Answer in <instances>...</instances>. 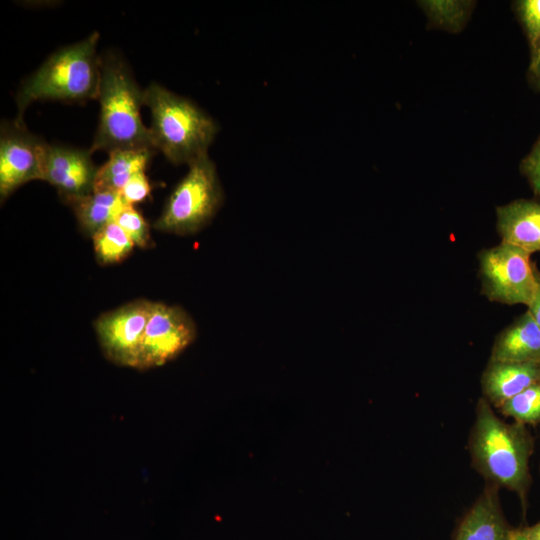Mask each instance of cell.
<instances>
[{
  "mask_svg": "<svg viewBox=\"0 0 540 540\" xmlns=\"http://www.w3.org/2000/svg\"><path fill=\"white\" fill-rule=\"evenodd\" d=\"M100 105L99 123L91 152L154 147L150 128L141 117L144 90L136 82L122 57L115 52L101 56L100 82L97 99Z\"/></svg>",
  "mask_w": 540,
  "mask_h": 540,
  "instance_id": "cell-1",
  "label": "cell"
},
{
  "mask_svg": "<svg viewBox=\"0 0 540 540\" xmlns=\"http://www.w3.org/2000/svg\"><path fill=\"white\" fill-rule=\"evenodd\" d=\"M100 35L91 33L85 39L52 53L22 83L17 95L18 114L23 120L25 109L34 101L52 100L83 103L97 99L101 56L97 53Z\"/></svg>",
  "mask_w": 540,
  "mask_h": 540,
  "instance_id": "cell-2",
  "label": "cell"
},
{
  "mask_svg": "<svg viewBox=\"0 0 540 540\" xmlns=\"http://www.w3.org/2000/svg\"><path fill=\"white\" fill-rule=\"evenodd\" d=\"M532 440L524 424L505 423L480 398L471 432L470 452L477 470L497 486L524 495L529 484Z\"/></svg>",
  "mask_w": 540,
  "mask_h": 540,
  "instance_id": "cell-3",
  "label": "cell"
},
{
  "mask_svg": "<svg viewBox=\"0 0 540 540\" xmlns=\"http://www.w3.org/2000/svg\"><path fill=\"white\" fill-rule=\"evenodd\" d=\"M144 105L151 112L154 147L173 164H187L208 153L219 127L190 99L158 83L144 89Z\"/></svg>",
  "mask_w": 540,
  "mask_h": 540,
  "instance_id": "cell-4",
  "label": "cell"
},
{
  "mask_svg": "<svg viewBox=\"0 0 540 540\" xmlns=\"http://www.w3.org/2000/svg\"><path fill=\"white\" fill-rule=\"evenodd\" d=\"M188 172L174 188L153 227L177 235L203 229L219 210L223 190L216 166L208 153L189 165Z\"/></svg>",
  "mask_w": 540,
  "mask_h": 540,
  "instance_id": "cell-5",
  "label": "cell"
},
{
  "mask_svg": "<svg viewBox=\"0 0 540 540\" xmlns=\"http://www.w3.org/2000/svg\"><path fill=\"white\" fill-rule=\"evenodd\" d=\"M477 260L482 295L491 302L528 307L540 277L530 253L500 242L479 251Z\"/></svg>",
  "mask_w": 540,
  "mask_h": 540,
  "instance_id": "cell-6",
  "label": "cell"
},
{
  "mask_svg": "<svg viewBox=\"0 0 540 540\" xmlns=\"http://www.w3.org/2000/svg\"><path fill=\"white\" fill-rule=\"evenodd\" d=\"M196 334V325L184 309L152 302L136 368L149 369L167 363L185 350Z\"/></svg>",
  "mask_w": 540,
  "mask_h": 540,
  "instance_id": "cell-7",
  "label": "cell"
},
{
  "mask_svg": "<svg viewBox=\"0 0 540 540\" xmlns=\"http://www.w3.org/2000/svg\"><path fill=\"white\" fill-rule=\"evenodd\" d=\"M47 143L31 133L23 120L4 121L0 128V197L20 186L41 180Z\"/></svg>",
  "mask_w": 540,
  "mask_h": 540,
  "instance_id": "cell-8",
  "label": "cell"
},
{
  "mask_svg": "<svg viewBox=\"0 0 540 540\" xmlns=\"http://www.w3.org/2000/svg\"><path fill=\"white\" fill-rule=\"evenodd\" d=\"M152 302L136 300L99 316L94 323L100 346L112 362L136 368Z\"/></svg>",
  "mask_w": 540,
  "mask_h": 540,
  "instance_id": "cell-9",
  "label": "cell"
},
{
  "mask_svg": "<svg viewBox=\"0 0 540 540\" xmlns=\"http://www.w3.org/2000/svg\"><path fill=\"white\" fill-rule=\"evenodd\" d=\"M91 150L64 145H46L41 180L56 188L66 202L94 191L98 168Z\"/></svg>",
  "mask_w": 540,
  "mask_h": 540,
  "instance_id": "cell-10",
  "label": "cell"
},
{
  "mask_svg": "<svg viewBox=\"0 0 540 540\" xmlns=\"http://www.w3.org/2000/svg\"><path fill=\"white\" fill-rule=\"evenodd\" d=\"M496 229L501 242L531 255L540 252V201L516 199L496 207Z\"/></svg>",
  "mask_w": 540,
  "mask_h": 540,
  "instance_id": "cell-11",
  "label": "cell"
},
{
  "mask_svg": "<svg viewBox=\"0 0 540 540\" xmlns=\"http://www.w3.org/2000/svg\"><path fill=\"white\" fill-rule=\"evenodd\" d=\"M538 382H540V362L489 360L481 377L484 398L497 408Z\"/></svg>",
  "mask_w": 540,
  "mask_h": 540,
  "instance_id": "cell-12",
  "label": "cell"
},
{
  "mask_svg": "<svg viewBox=\"0 0 540 540\" xmlns=\"http://www.w3.org/2000/svg\"><path fill=\"white\" fill-rule=\"evenodd\" d=\"M490 360L540 362V327L527 310L495 337Z\"/></svg>",
  "mask_w": 540,
  "mask_h": 540,
  "instance_id": "cell-13",
  "label": "cell"
},
{
  "mask_svg": "<svg viewBox=\"0 0 540 540\" xmlns=\"http://www.w3.org/2000/svg\"><path fill=\"white\" fill-rule=\"evenodd\" d=\"M508 529L502 516L494 489L486 490L460 523L456 540H509Z\"/></svg>",
  "mask_w": 540,
  "mask_h": 540,
  "instance_id": "cell-14",
  "label": "cell"
},
{
  "mask_svg": "<svg viewBox=\"0 0 540 540\" xmlns=\"http://www.w3.org/2000/svg\"><path fill=\"white\" fill-rule=\"evenodd\" d=\"M156 151L149 149L114 150L98 168L94 191L121 192L127 182L145 169Z\"/></svg>",
  "mask_w": 540,
  "mask_h": 540,
  "instance_id": "cell-15",
  "label": "cell"
},
{
  "mask_svg": "<svg viewBox=\"0 0 540 540\" xmlns=\"http://www.w3.org/2000/svg\"><path fill=\"white\" fill-rule=\"evenodd\" d=\"M80 228L91 237L105 225L115 221L128 204L120 192L93 191L91 194L68 202Z\"/></svg>",
  "mask_w": 540,
  "mask_h": 540,
  "instance_id": "cell-16",
  "label": "cell"
},
{
  "mask_svg": "<svg viewBox=\"0 0 540 540\" xmlns=\"http://www.w3.org/2000/svg\"><path fill=\"white\" fill-rule=\"evenodd\" d=\"M432 28L458 33L466 26L474 1L465 0H422L417 2Z\"/></svg>",
  "mask_w": 540,
  "mask_h": 540,
  "instance_id": "cell-17",
  "label": "cell"
},
{
  "mask_svg": "<svg viewBox=\"0 0 540 540\" xmlns=\"http://www.w3.org/2000/svg\"><path fill=\"white\" fill-rule=\"evenodd\" d=\"M92 239L96 258L102 264L120 262L131 253L135 246L115 221L98 230Z\"/></svg>",
  "mask_w": 540,
  "mask_h": 540,
  "instance_id": "cell-18",
  "label": "cell"
},
{
  "mask_svg": "<svg viewBox=\"0 0 540 540\" xmlns=\"http://www.w3.org/2000/svg\"><path fill=\"white\" fill-rule=\"evenodd\" d=\"M499 409L501 413L521 424L540 422V382L513 396Z\"/></svg>",
  "mask_w": 540,
  "mask_h": 540,
  "instance_id": "cell-19",
  "label": "cell"
},
{
  "mask_svg": "<svg viewBox=\"0 0 540 540\" xmlns=\"http://www.w3.org/2000/svg\"><path fill=\"white\" fill-rule=\"evenodd\" d=\"M513 6L532 55L540 48V0H518Z\"/></svg>",
  "mask_w": 540,
  "mask_h": 540,
  "instance_id": "cell-20",
  "label": "cell"
},
{
  "mask_svg": "<svg viewBox=\"0 0 540 540\" xmlns=\"http://www.w3.org/2000/svg\"><path fill=\"white\" fill-rule=\"evenodd\" d=\"M115 222L126 232L135 246L147 248L151 245L150 227L134 206H126L118 214Z\"/></svg>",
  "mask_w": 540,
  "mask_h": 540,
  "instance_id": "cell-21",
  "label": "cell"
},
{
  "mask_svg": "<svg viewBox=\"0 0 540 540\" xmlns=\"http://www.w3.org/2000/svg\"><path fill=\"white\" fill-rule=\"evenodd\" d=\"M520 171L527 179L534 195L540 198V136L521 161Z\"/></svg>",
  "mask_w": 540,
  "mask_h": 540,
  "instance_id": "cell-22",
  "label": "cell"
},
{
  "mask_svg": "<svg viewBox=\"0 0 540 540\" xmlns=\"http://www.w3.org/2000/svg\"><path fill=\"white\" fill-rule=\"evenodd\" d=\"M151 191L148 178L145 172L135 175L121 190V195L126 204L133 206L135 203L143 201Z\"/></svg>",
  "mask_w": 540,
  "mask_h": 540,
  "instance_id": "cell-23",
  "label": "cell"
},
{
  "mask_svg": "<svg viewBox=\"0 0 540 540\" xmlns=\"http://www.w3.org/2000/svg\"><path fill=\"white\" fill-rule=\"evenodd\" d=\"M528 79L534 89L540 92V48L531 55L528 68Z\"/></svg>",
  "mask_w": 540,
  "mask_h": 540,
  "instance_id": "cell-24",
  "label": "cell"
},
{
  "mask_svg": "<svg viewBox=\"0 0 540 540\" xmlns=\"http://www.w3.org/2000/svg\"><path fill=\"white\" fill-rule=\"evenodd\" d=\"M527 311L531 314L535 322L540 327V277L537 291L532 302L528 305Z\"/></svg>",
  "mask_w": 540,
  "mask_h": 540,
  "instance_id": "cell-25",
  "label": "cell"
},
{
  "mask_svg": "<svg viewBox=\"0 0 540 540\" xmlns=\"http://www.w3.org/2000/svg\"><path fill=\"white\" fill-rule=\"evenodd\" d=\"M528 540H540V522L523 529Z\"/></svg>",
  "mask_w": 540,
  "mask_h": 540,
  "instance_id": "cell-26",
  "label": "cell"
},
{
  "mask_svg": "<svg viewBox=\"0 0 540 540\" xmlns=\"http://www.w3.org/2000/svg\"><path fill=\"white\" fill-rule=\"evenodd\" d=\"M509 540H528L523 530H510Z\"/></svg>",
  "mask_w": 540,
  "mask_h": 540,
  "instance_id": "cell-27",
  "label": "cell"
}]
</instances>
